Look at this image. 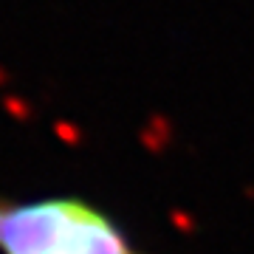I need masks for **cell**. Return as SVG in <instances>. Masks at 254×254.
Here are the masks:
<instances>
[{"label": "cell", "mask_w": 254, "mask_h": 254, "mask_svg": "<svg viewBox=\"0 0 254 254\" xmlns=\"http://www.w3.org/2000/svg\"><path fill=\"white\" fill-rule=\"evenodd\" d=\"M0 254H150L108 209L79 195H0Z\"/></svg>", "instance_id": "6da1fadb"}]
</instances>
